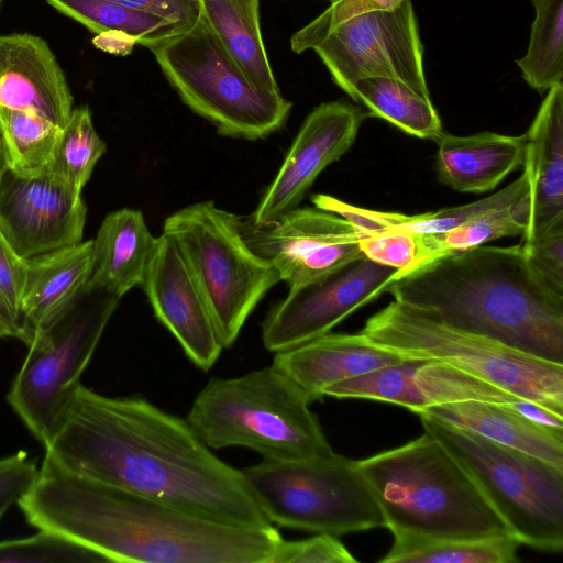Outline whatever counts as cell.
<instances>
[{
    "label": "cell",
    "instance_id": "12",
    "mask_svg": "<svg viewBox=\"0 0 563 563\" xmlns=\"http://www.w3.org/2000/svg\"><path fill=\"white\" fill-rule=\"evenodd\" d=\"M272 525L340 536L383 527L357 461L334 452L294 461H265L241 470Z\"/></svg>",
    "mask_w": 563,
    "mask_h": 563
},
{
    "label": "cell",
    "instance_id": "1",
    "mask_svg": "<svg viewBox=\"0 0 563 563\" xmlns=\"http://www.w3.org/2000/svg\"><path fill=\"white\" fill-rule=\"evenodd\" d=\"M45 451L69 472L207 520L273 526L240 470L186 420L140 397H107L79 384Z\"/></svg>",
    "mask_w": 563,
    "mask_h": 563
},
{
    "label": "cell",
    "instance_id": "20",
    "mask_svg": "<svg viewBox=\"0 0 563 563\" xmlns=\"http://www.w3.org/2000/svg\"><path fill=\"white\" fill-rule=\"evenodd\" d=\"M73 104L65 74L43 38L0 35V107L33 112L63 130Z\"/></svg>",
    "mask_w": 563,
    "mask_h": 563
},
{
    "label": "cell",
    "instance_id": "9",
    "mask_svg": "<svg viewBox=\"0 0 563 563\" xmlns=\"http://www.w3.org/2000/svg\"><path fill=\"white\" fill-rule=\"evenodd\" d=\"M419 416L424 431L462 464L521 544L562 551L563 467L431 416Z\"/></svg>",
    "mask_w": 563,
    "mask_h": 563
},
{
    "label": "cell",
    "instance_id": "22",
    "mask_svg": "<svg viewBox=\"0 0 563 563\" xmlns=\"http://www.w3.org/2000/svg\"><path fill=\"white\" fill-rule=\"evenodd\" d=\"M525 135L531 217L522 238L563 217V84L547 91Z\"/></svg>",
    "mask_w": 563,
    "mask_h": 563
},
{
    "label": "cell",
    "instance_id": "29",
    "mask_svg": "<svg viewBox=\"0 0 563 563\" xmlns=\"http://www.w3.org/2000/svg\"><path fill=\"white\" fill-rule=\"evenodd\" d=\"M393 536L394 543L382 563H515L521 545L514 536L477 540Z\"/></svg>",
    "mask_w": 563,
    "mask_h": 563
},
{
    "label": "cell",
    "instance_id": "30",
    "mask_svg": "<svg viewBox=\"0 0 563 563\" xmlns=\"http://www.w3.org/2000/svg\"><path fill=\"white\" fill-rule=\"evenodd\" d=\"M63 14L96 34L120 31L150 48L189 29L168 19L123 5L114 0H46Z\"/></svg>",
    "mask_w": 563,
    "mask_h": 563
},
{
    "label": "cell",
    "instance_id": "15",
    "mask_svg": "<svg viewBox=\"0 0 563 563\" xmlns=\"http://www.w3.org/2000/svg\"><path fill=\"white\" fill-rule=\"evenodd\" d=\"M241 230L250 249L276 268L289 290L364 255L353 225L318 207H297L263 227L242 218Z\"/></svg>",
    "mask_w": 563,
    "mask_h": 563
},
{
    "label": "cell",
    "instance_id": "36",
    "mask_svg": "<svg viewBox=\"0 0 563 563\" xmlns=\"http://www.w3.org/2000/svg\"><path fill=\"white\" fill-rule=\"evenodd\" d=\"M404 0H330V5L318 18L296 32L290 40L295 53L311 49L329 31L339 24L372 11L393 10Z\"/></svg>",
    "mask_w": 563,
    "mask_h": 563
},
{
    "label": "cell",
    "instance_id": "33",
    "mask_svg": "<svg viewBox=\"0 0 563 563\" xmlns=\"http://www.w3.org/2000/svg\"><path fill=\"white\" fill-rule=\"evenodd\" d=\"M106 151V143L95 130L89 108H74L48 170L81 192Z\"/></svg>",
    "mask_w": 563,
    "mask_h": 563
},
{
    "label": "cell",
    "instance_id": "19",
    "mask_svg": "<svg viewBox=\"0 0 563 563\" xmlns=\"http://www.w3.org/2000/svg\"><path fill=\"white\" fill-rule=\"evenodd\" d=\"M142 287L156 319L186 356L200 369H210L223 347L176 244L165 233L156 238Z\"/></svg>",
    "mask_w": 563,
    "mask_h": 563
},
{
    "label": "cell",
    "instance_id": "8",
    "mask_svg": "<svg viewBox=\"0 0 563 563\" xmlns=\"http://www.w3.org/2000/svg\"><path fill=\"white\" fill-rule=\"evenodd\" d=\"M241 220L208 200L177 210L163 224V233L176 244L205 301L222 347L235 342L256 305L280 282L276 268L245 242Z\"/></svg>",
    "mask_w": 563,
    "mask_h": 563
},
{
    "label": "cell",
    "instance_id": "31",
    "mask_svg": "<svg viewBox=\"0 0 563 563\" xmlns=\"http://www.w3.org/2000/svg\"><path fill=\"white\" fill-rule=\"evenodd\" d=\"M62 131L33 112L0 107V134L9 168L21 176H36L49 168Z\"/></svg>",
    "mask_w": 563,
    "mask_h": 563
},
{
    "label": "cell",
    "instance_id": "37",
    "mask_svg": "<svg viewBox=\"0 0 563 563\" xmlns=\"http://www.w3.org/2000/svg\"><path fill=\"white\" fill-rule=\"evenodd\" d=\"M272 563H357L345 545L330 533L296 540H283Z\"/></svg>",
    "mask_w": 563,
    "mask_h": 563
},
{
    "label": "cell",
    "instance_id": "41",
    "mask_svg": "<svg viewBox=\"0 0 563 563\" xmlns=\"http://www.w3.org/2000/svg\"><path fill=\"white\" fill-rule=\"evenodd\" d=\"M93 43L98 48L108 53L126 55L137 44V40L120 31H108L97 34Z\"/></svg>",
    "mask_w": 563,
    "mask_h": 563
},
{
    "label": "cell",
    "instance_id": "26",
    "mask_svg": "<svg viewBox=\"0 0 563 563\" xmlns=\"http://www.w3.org/2000/svg\"><path fill=\"white\" fill-rule=\"evenodd\" d=\"M417 415L431 416L563 467V435L532 421L511 407L467 400L431 406Z\"/></svg>",
    "mask_w": 563,
    "mask_h": 563
},
{
    "label": "cell",
    "instance_id": "10",
    "mask_svg": "<svg viewBox=\"0 0 563 563\" xmlns=\"http://www.w3.org/2000/svg\"><path fill=\"white\" fill-rule=\"evenodd\" d=\"M170 86L195 113L229 137L260 140L279 130L291 102L256 89L202 15L148 48Z\"/></svg>",
    "mask_w": 563,
    "mask_h": 563
},
{
    "label": "cell",
    "instance_id": "3",
    "mask_svg": "<svg viewBox=\"0 0 563 563\" xmlns=\"http://www.w3.org/2000/svg\"><path fill=\"white\" fill-rule=\"evenodd\" d=\"M386 291L450 327L563 364V297L536 277L520 244L441 257L395 278Z\"/></svg>",
    "mask_w": 563,
    "mask_h": 563
},
{
    "label": "cell",
    "instance_id": "28",
    "mask_svg": "<svg viewBox=\"0 0 563 563\" xmlns=\"http://www.w3.org/2000/svg\"><path fill=\"white\" fill-rule=\"evenodd\" d=\"M350 97L363 103L369 115L380 118L412 136L435 141L443 133L431 98L422 97L401 80L362 78L355 82Z\"/></svg>",
    "mask_w": 563,
    "mask_h": 563
},
{
    "label": "cell",
    "instance_id": "4",
    "mask_svg": "<svg viewBox=\"0 0 563 563\" xmlns=\"http://www.w3.org/2000/svg\"><path fill=\"white\" fill-rule=\"evenodd\" d=\"M393 534L477 540L512 536L462 464L428 431L357 461Z\"/></svg>",
    "mask_w": 563,
    "mask_h": 563
},
{
    "label": "cell",
    "instance_id": "6",
    "mask_svg": "<svg viewBox=\"0 0 563 563\" xmlns=\"http://www.w3.org/2000/svg\"><path fill=\"white\" fill-rule=\"evenodd\" d=\"M313 396L273 364L234 378H211L186 421L213 449L244 446L265 461L333 452L309 405Z\"/></svg>",
    "mask_w": 563,
    "mask_h": 563
},
{
    "label": "cell",
    "instance_id": "24",
    "mask_svg": "<svg viewBox=\"0 0 563 563\" xmlns=\"http://www.w3.org/2000/svg\"><path fill=\"white\" fill-rule=\"evenodd\" d=\"M91 273L92 240L29 258L20 306L21 341L27 345L34 332L77 296Z\"/></svg>",
    "mask_w": 563,
    "mask_h": 563
},
{
    "label": "cell",
    "instance_id": "18",
    "mask_svg": "<svg viewBox=\"0 0 563 563\" xmlns=\"http://www.w3.org/2000/svg\"><path fill=\"white\" fill-rule=\"evenodd\" d=\"M339 398L390 402L415 413L443 404L477 400L511 407L521 413L527 399L442 362L404 358L338 383Z\"/></svg>",
    "mask_w": 563,
    "mask_h": 563
},
{
    "label": "cell",
    "instance_id": "45",
    "mask_svg": "<svg viewBox=\"0 0 563 563\" xmlns=\"http://www.w3.org/2000/svg\"><path fill=\"white\" fill-rule=\"evenodd\" d=\"M1 1H2V0H0V4H1Z\"/></svg>",
    "mask_w": 563,
    "mask_h": 563
},
{
    "label": "cell",
    "instance_id": "13",
    "mask_svg": "<svg viewBox=\"0 0 563 563\" xmlns=\"http://www.w3.org/2000/svg\"><path fill=\"white\" fill-rule=\"evenodd\" d=\"M311 49L349 96L362 78L390 77L430 98L411 0H404L393 10L354 16L329 31Z\"/></svg>",
    "mask_w": 563,
    "mask_h": 563
},
{
    "label": "cell",
    "instance_id": "38",
    "mask_svg": "<svg viewBox=\"0 0 563 563\" xmlns=\"http://www.w3.org/2000/svg\"><path fill=\"white\" fill-rule=\"evenodd\" d=\"M37 474L36 464L24 451L0 460V519L29 492Z\"/></svg>",
    "mask_w": 563,
    "mask_h": 563
},
{
    "label": "cell",
    "instance_id": "11",
    "mask_svg": "<svg viewBox=\"0 0 563 563\" xmlns=\"http://www.w3.org/2000/svg\"><path fill=\"white\" fill-rule=\"evenodd\" d=\"M120 298L90 279L33 334L8 402L30 432L49 443Z\"/></svg>",
    "mask_w": 563,
    "mask_h": 563
},
{
    "label": "cell",
    "instance_id": "34",
    "mask_svg": "<svg viewBox=\"0 0 563 563\" xmlns=\"http://www.w3.org/2000/svg\"><path fill=\"white\" fill-rule=\"evenodd\" d=\"M96 562L107 561L84 545L46 530L32 537L0 541V563Z\"/></svg>",
    "mask_w": 563,
    "mask_h": 563
},
{
    "label": "cell",
    "instance_id": "40",
    "mask_svg": "<svg viewBox=\"0 0 563 563\" xmlns=\"http://www.w3.org/2000/svg\"><path fill=\"white\" fill-rule=\"evenodd\" d=\"M129 8L158 15L186 27L201 15L200 0H114Z\"/></svg>",
    "mask_w": 563,
    "mask_h": 563
},
{
    "label": "cell",
    "instance_id": "16",
    "mask_svg": "<svg viewBox=\"0 0 563 563\" xmlns=\"http://www.w3.org/2000/svg\"><path fill=\"white\" fill-rule=\"evenodd\" d=\"M86 214L81 192L48 169L0 177V232L25 260L81 242Z\"/></svg>",
    "mask_w": 563,
    "mask_h": 563
},
{
    "label": "cell",
    "instance_id": "35",
    "mask_svg": "<svg viewBox=\"0 0 563 563\" xmlns=\"http://www.w3.org/2000/svg\"><path fill=\"white\" fill-rule=\"evenodd\" d=\"M520 247L536 277L563 297V217L522 238Z\"/></svg>",
    "mask_w": 563,
    "mask_h": 563
},
{
    "label": "cell",
    "instance_id": "27",
    "mask_svg": "<svg viewBox=\"0 0 563 563\" xmlns=\"http://www.w3.org/2000/svg\"><path fill=\"white\" fill-rule=\"evenodd\" d=\"M201 15L246 78L258 90H280L262 40L258 0H200Z\"/></svg>",
    "mask_w": 563,
    "mask_h": 563
},
{
    "label": "cell",
    "instance_id": "2",
    "mask_svg": "<svg viewBox=\"0 0 563 563\" xmlns=\"http://www.w3.org/2000/svg\"><path fill=\"white\" fill-rule=\"evenodd\" d=\"M18 505L30 525L73 540L107 562L272 563L284 540L274 526L207 520L69 472L47 455Z\"/></svg>",
    "mask_w": 563,
    "mask_h": 563
},
{
    "label": "cell",
    "instance_id": "7",
    "mask_svg": "<svg viewBox=\"0 0 563 563\" xmlns=\"http://www.w3.org/2000/svg\"><path fill=\"white\" fill-rule=\"evenodd\" d=\"M361 333L404 358L445 363L563 416V364L450 327L396 300L368 318Z\"/></svg>",
    "mask_w": 563,
    "mask_h": 563
},
{
    "label": "cell",
    "instance_id": "42",
    "mask_svg": "<svg viewBox=\"0 0 563 563\" xmlns=\"http://www.w3.org/2000/svg\"><path fill=\"white\" fill-rule=\"evenodd\" d=\"M0 322L11 332L13 338L22 340V328L18 316L10 308L5 299L0 294Z\"/></svg>",
    "mask_w": 563,
    "mask_h": 563
},
{
    "label": "cell",
    "instance_id": "43",
    "mask_svg": "<svg viewBox=\"0 0 563 563\" xmlns=\"http://www.w3.org/2000/svg\"><path fill=\"white\" fill-rule=\"evenodd\" d=\"M8 168H9V163H8L3 141H2V137L0 134V177Z\"/></svg>",
    "mask_w": 563,
    "mask_h": 563
},
{
    "label": "cell",
    "instance_id": "21",
    "mask_svg": "<svg viewBox=\"0 0 563 563\" xmlns=\"http://www.w3.org/2000/svg\"><path fill=\"white\" fill-rule=\"evenodd\" d=\"M401 360L399 354L373 343L361 332H328L275 353L273 365L320 400L328 387Z\"/></svg>",
    "mask_w": 563,
    "mask_h": 563
},
{
    "label": "cell",
    "instance_id": "17",
    "mask_svg": "<svg viewBox=\"0 0 563 563\" xmlns=\"http://www.w3.org/2000/svg\"><path fill=\"white\" fill-rule=\"evenodd\" d=\"M368 115L346 101L316 107L301 124L260 203L245 220L253 227H263L297 208L319 174L351 148Z\"/></svg>",
    "mask_w": 563,
    "mask_h": 563
},
{
    "label": "cell",
    "instance_id": "32",
    "mask_svg": "<svg viewBox=\"0 0 563 563\" xmlns=\"http://www.w3.org/2000/svg\"><path fill=\"white\" fill-rule=\"evenodd\" d=\"M536 16L530 42L517 60L525 81L540 93L563 84V0H531Z\"/></svg>",
    "mask_w": 563,
    "mask_h": 563
},
{
    "label": "cell",
    "instance_id": "25",
    "mask_svg": "<svg viewBox=\"0 0 563 563\" xmlns=\"http://www.w3.org/2000/svg\"><path fill=\"white\" fill-rule=\"evenodd\" d=\"M155 242L140 210L110 212L92 240L90 280L119 298L142 286Z\"/></svg>",
    "mask_w": 563,
    "mask_h": 563
},
{
    "label": "cell",
    "instance_id": "23",
    "mask_svg": "<svg viewBox=\"0 0 563 563\" xmlns=\"http://www.w3.org/2000/svg\"><path fill=\"white\" fill-rule=\"evenodd\" d=\"M435 142L439 178L461 192L493 190L523 165L525 134L512 136L485 131L460 136L443 132Z\"/></svg>",
    "mask_w": 563,
    "mask_h": 563
},
{
    "label": "cell",
    "instance_id": "39",
    "mask_svg": "<svg viewBox=\"0 0 563 563\" xmlns=\"http://www.w3.org/2000/svg\"><path fill=\"white\" fill-rule=\"evenodd\" d=\"M26 269L27 260L20 256L0 232V294L19 320Z\"/></svg>",
    "mask_w": 563,
    "mask_h": 563
},
{
    "label": "cell",
    "instance_id": "5",
    "mask_svg": "<svg viewBox=\"0 0 563 563\" xmlns=\"http://www.w3.org/2000/svg\"><path fill=\"white\" fill-rule=\"evenodd\" d=\"M530 184L525 170L495 194L456 207L420 214L357 207L318 194L314 207L336 213L355 229L362 253L398 269V277L435 260L487 242L523 235L531 216Z\"/></svg>",
    "mask_w": 563,
    "mask_h": 563
},
{
    "label": "cell",
    "instance_id": "14",
    "mask_svg": "<svg viewBox=\"0 0 563 563\" xmlns=\"http://www.w3.org/2000/svg\"><path fill=\"white\" fill-rule=\"evenodd\" d=\"M398 269L361 255L297 289L275 305L262 323L266 350L277 353L323 335L376 299Z\"/></svg>",
    "mask_w": 563,
    "mask_h": 563
},
{
    "label": "cell",
    "instance_id": "44",
    "mask_svg": "<svg viewBox=\"0 0 563 563\" xmlns=\"http://www.w3.org/2000/svg\"><path fill=\"white\" fill-rule=\"evenodd\" d=\"M5 336H12L10 330L0 322V339Z\"/></svg>",
    "mask_w": 563,
    "mask_h": 563
}]
</instances>
